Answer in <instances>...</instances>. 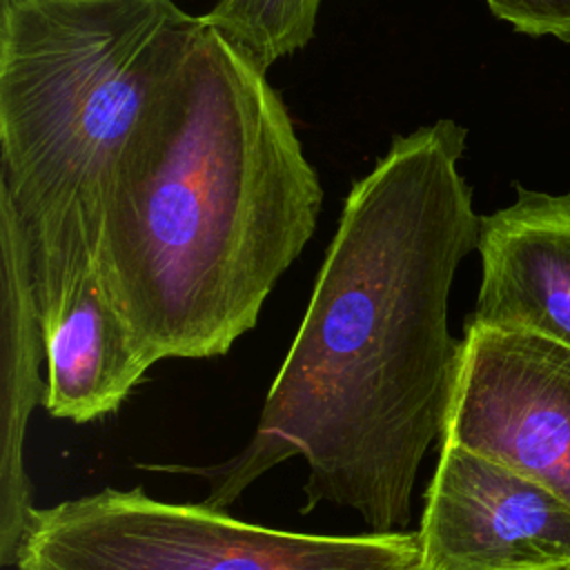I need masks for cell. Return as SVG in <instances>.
Instances as JSON below:
<instances>
[{
	"label": "cell",
	"mask_w": 570,
	"mask_h": 570,
	"mask_svg": "<svg viewBox=\"0 0 570 570\" xmlns=\"http://www.w3.org/2000/svg\"><path fill=\"white\" fill-rule=\"evenodd\" d=\"M423 570L570 566V503L530 476L439 441L419 525Z\"/></svg>",
	"instance_id": "8992f818"
},
{
	"label": "cell",
	"mask_w": 570,
	"mask_h": 570,
	"mask_svg": "<svg viewBox=\"0 0 570 570\" xmlns=\"http://www.w3.org/2000/svg\"><path fill=\"white\" fill-rule=\"evenodd\" d=\"M485 4L519 33L570 42V0H485Z\"/></svg>",
	"instance_id": "8fae6325"
},
{
	"label": "cell",
	"mask_w": 570,
	"mask_h": 570,
	"mask_svg": "<svg viewBox=\"0 0 570 570\" xmlns=\"http://www.w3.org/2000/svg\"><path fill=\"white\" fill-rule=\"evenodd\" d=\"M323 0H218L203 22L265 71L307 47Z\"/></svg>",
	"instance_id": "30bf717a"
},
{
	"label": "cell",
	"mask_w": 570,
	"mask_h": 570,
	"mask_svg": "<svg viewBox=\"0 0 570 570\" xmlns=\"http://www.w3.org/2000/svg\"><path fill=\"white\" fill-rule=\"evenodd\" d=\"M40 325L47 358L45 407L51 416L87 423L118 410L154 365L98 265Z\"/></svg>",
	"instance_id": "ba28073f"
},
{
	"label": "cell",
	"mask_w": 570,
	"mask_h": 570,
	"mask_svg": "<svg viewBox=\"0 0 570 570\" xmlns=\"http://www.w3.org/2000/svg\"><path fill=\"white\" fill-rule=\"evenodd\" d=\"M45 356L38 301L24 238L13 209L0 198V563L16 566L31 521L24 472V432L47 392L38 367Z\"/></svg>",
	"instance_id": "9c48e42d"
},
{
	"label": "cell",
	"mask_w": 570,
	"mask_h": 570,
	"mask_svg": "<svg viewBox=\"0 0 570 570\" xmlns=\"http://www.w3.org/2000/svg\"><path fill=\"white\" fill-rule=\"evenodd\" d=\"M200 31L178 0H0V198L40 321L98 265L116 167Z\"/></svg>",
	"instance_id": "3957f363"
},
{
	"label": "cell",
	"mask_w": 570,
	"mask_h": 570,
	"mask_svg": "<svg viewBox=\"0 0 570 570\" xmlns=\"http://www.w3.org/2000/svg\"><path fill=\"white\" fill-rule=\"evenodd\" d=\"M465 136L450 118L396 136L352 185L254 436L232 461L198 470L212 481L205 505L223 510L303 456L305 510L350 508L370 532L407 523L463 354L448 301L481 229L459 169Z\"/></svg>",
	"instance_id": "6da1fadb"
},
{
	"label": "cell",
	"mask_w": 570,
	"mask_h": 570,
	"mask_svg": "<svg viewBox=\"0 0 570 570\" xmlns=\"http://www.w3.org/2000/svg\"><path fill=\"white\" fill-rule=\"evenodd\" d=\"M18 570H423L416 532L307 534L140 488L33 508Z\"/></svg>",
	"instance_id": "277c9868"
},
{
	"label": "cell",
	"mask_w": 570,
	"mask_h": 570,
	"mask_svg": "<svg viewBox=\"0 0 570 570\" xmlns=\"http://www.w3.org/2000/svg\"><path fill=\"white\" fill-rule=\"evenodd\" d=\"M321 207L267 71L203 22L116 167L98 269L154 363L220 356L256 325Z\"/></svg>",
	"instance_id": "7a4b0ae2"
},
{
	"label": "cell",
	"mask_w": 570,
	"mask_h": 570,
	"mask_svg": "<svg viewBox=\"0 0 570 570\" xmlns=\"http://www.w3.org/2000/svg\"><path fill=\"white\" fill-rule=\"evenodd\" d=\"M441 441L494 459L570 503V347L468 325Z\"/></svg>",
	"instance_id": "5b68a950"
},
{
	"label": "cell",
	"mask_w": 570,
	"mask_h": 570,
	"mask_svg": "<svg viewBox=\"0 0 570 570\" xmlns=\"http://www.w3.org/2000/svg\"><path fill=\"white\" fill-rule=\"evenodd\" d=\"M481 285L468 325L528 332L570 347V189L519 187L481 216Z\"/></svg>",
	"instance_id": "52a82bcc"
},
{
	"label": "cell",
	"mask_w": 570,
	"mask_h": 570,
	"mask_svg": "<svg viewBox=\"0 0 570 570\" xmlns=\"http://www.w3.org/2000/svg\"><path fill=\"white\" fill-rule=\"evenodd\" d=\"M554 570H570V566H566V568H554Z\"/></svg>",
	"instance_id": "7c38bea8"
}]
</instances>
